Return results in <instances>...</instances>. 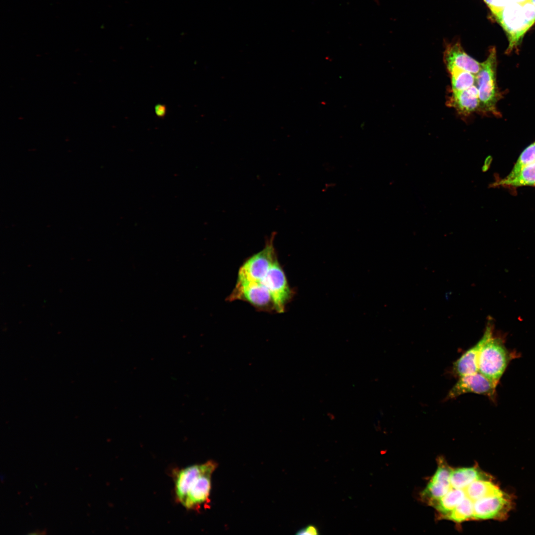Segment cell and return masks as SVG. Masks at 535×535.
I'll list each match as a JSON object with an SVG mask.
<instances>
[{"label": "cell", "instance_id": "obj_20", "mask_svg": "<svg viewBox=\"0 0 535 535\" xmlns=\"http://www.w3.org/2000/svg\"><path fill=\"white\" fill-rule=\"evenodd\" d=\"M535 162V142L528 146L521 153L510 172L505 177L511 178L525 166Z\"/></svg>", "mask_w": 535, "mask_h": 535}, {"label": "cell", "instance_id": "obj_26", "mask_svg": "<svg viewBox=\"0 0 535 535\" xmlns=\"http://www.w3.org/2000/svg\"><path fill=\"white\" fill-rule=\"evenodd\" d=\"M0 477L1 482H3V481H4V475L1 474Z\"/></svg>", "mask_w": 535, "mask_h": 535}, {"label": "cell", "instance_id": "obj_19", "mask_svg": "<svg viewBox=\"0 0 535 535\" xmlns=\"http://www.w3.org/2000/svg\"><path fill=\"white\" fill-rule=\"evenodd\" d=\"M473 514V502L467 496L449 514L445 516V518L456 523H461L470 519H472Z\"/></svg>", "mask_w": 535, "mask_h": 535}, {"label": "cell", "instance_id": "obj_8", "mask_svg": "<svg viewBox=\"0 0 535 535\" xmlns=\"http://www.w3.org/2000/svg\"><path fill=\"white\" fill-rule=\"evenodd\" d=\"M496 385L478 372L460 377L448 392L445 399H453L469 393L487 396L492 399L494 397Z\"/></svg>", "mask_w": 535, "mask_h": 535}, {"label": "cell", "instance_id": "obj_9", "mask_svg": "<svg viewBox=\"0 0 535 535\" xmlns=\"http://www.w3.org/2000/svg\"><path fill=\"white\" fill-rule=\"evenodd\" d=\"M206 463L204 472L191 484L182 504L188 510L198 509L210 501L211 476L217 464L212 460Z\"/></svg>", "mask_w": 535, "mask_h": 535}, {"label": "cell", "instance_id": "obj_7", "mask_svg": "<svg viewBox=\"0 0 535 535\" xmlns=\"http://www.w3.org/2000/svg\"><path fill=\"white\" fill-rule=\"evenodd\" d=\"M259 283L268 289L276 311L280 313H283L286 304L292 296V292L277 260L273 263Z\"/></svg>", "mask_w": 535, "mask_h": 535}, {"label": "cell", "instance_id": "obj_27", "mask_svg": "<svg viewBox=\"0 0 535 535\" xmlns=\"http://www.w3.org/2000/svg\"><path fill=\"white\" fill-rule=\"evenodd\" d=\"M530 1L535 6V0H530Z\"/></svg>", "mask_w": 535, "mask_h": 535}, {"label": "cell", "instance_id": "obj_4", "mask_svg": "<svg viewBox=\"0 0 535 535\" xmlns=\"http://www.w3.org/2000/svg\"><path fill=\"white\" fill-rule=\"evenodd\" d=\"M276 234L272 232L267 239L264 248L247 259L240 268L238 279L259 282L266 275L273 263L277 260L273 245Z\"/></svg>", "mask_w": 535, "mask_h": 535}, {"label": "cell", "instance_id": "obj_15", "mask_svg": "<svg viewBox=\"0 0 535 535\" xmlns=\"http://www.w3.org/2000/svg\"><path fill=\"white\" fill-rule=\"evenodd\" d=\"M491 477L476 467L461 468L452 470L450 478L451 487L464 488L475 481Z\"/></svg>", "mask_w": 535, "mask_h": 535}, {"label": "cell", "instance_id": "obj_18", "mask_svg": "<svg viewBox=\"0 0 535 535\" xmlns=\"http://www.w3.org/2000/svg\"><path fill=\"white\" fill-rule=\"evenodd\" d=\"M451 80V91H459L467 89L476 84V75L458 68L448 70Z\"/></svg>", "mask_w": 535, "mask_h": 535}, {"label": "cell", "instance_id": "obj_21", "mask_svg": "<svg viewBox=\"0 0 535 535\" xmlns=\"http://www.w3.org/2000/svg\"><path fill=\"white\" fill-rule=\"evenodd\" d=\"M484 1L493 15L499 12L509 3V0H484Z\"/></svg>", "mask_w": 535, "mask_h": 535}, {"label": "cell", "instance_id": "obj_22", "mask_svg": "<svg viewBox=\"0 0 535 535\" xmlns=\"http://www.w3.org/2000/svg\"><path fill=\"white\" fill-rule=\"evenodd\" d=\"M297 535H319V530L317 527L314 525H309L300 530L296 533Z\"/></svg>", "mask_w": 535, "mask_h": 535}, {"label": "cell", "instance_id": "obj_10", "mask_svg": "<svg viewBox=\"0 0 535 535\" xmlns=\"http://www.w3.org/2000/svg\"><path fill=\"white\" fill-rule=\"evenodd\" d=\"M443 60L447 70L456 68L476 75L479 71L481 62L468 54L459 41L446 45Z\"/></svg>", "mask_w": 535, "mask_h": 535}, {"label": "cell", "instance_id": "obj_17", "mask_svg": "<svg viewBox=\"0 0 535 535\" xmlns=\"http://www.w3.org/2000/svg\"><path fill=\"white\" fill-rule=\"evenodd\" d=\"M466 495L464 488L451 487L444 496L430 502L435 509L444 516L449 514L464 499Z\"/></svg>", "mask_w": 535, "mask_h": 535}, {"label": "cell", "instance_id": "obj_23", "mask_svg": "<svg viewBox=\"0 0 535 535\" xmlns=\"http://www.w3.org/2000/svg\"><path fill=\"white\" fill-rule=\"evenodd\" d=\"M155 113L159 118H163L167 112V107L165 105L161 104H157L155 106Z\"/></svg>", "mask_w": 535, "mask_h": 535}, {"label": "cell", "instance_id": "obj_12", "mask_svg": "<svg viewBox=\"0 0 535 535\" xmlns=\"http://www.w3.org/2000/svg\"><path fill=\"white\" fill-rule=\"evenodd\" d=\"M446 103L463 116L479 111L480 101L476 85L464 90L452 92Z\"/></svg>", "mask_w": 535, "mask_h": 535}, {"label": "cell", "instance_id": "obj_13", "mask_svg": "<svg viewBox=\"0 0 535 535\" xmlns=\"http://www.w3.org/2000/svg\"><path fill=\"white\" fill-rule=\"evenodd\" d=\"M207 463L193 465L176 472L174 490L176 500L183 504L191 484L204 472Z\"/></svg>", "mask_w": 535, "mask_h": 535}, {"label": "cell", "instance_id": "obj_24", "mask_svg": "<svg viewBox=\"0 0 535 535\" xmlns=\"http://www.w3.org/2000/svg\"><path fill=\"white\" fill-rule=\"evenodd\" d=\"M530 1V0H509V3L511 2H518V3H524L525 2Z\"/></svg>", "mask_w": 535, "mask_h": 535}, {"label": "cell", "instance_id": "obj_25", "mask_svg": "<svg viewBox=\"0 0 535 535\" xmlns=\"http://www.w3.org/2000/svg\"><path fill=\"white\" fill-rule=\"evenodd\" d=\"M45 534L44 533V531H39V530H36V531H35L34 532H31V533H28V535H38V534Z\"/></svg>", "mask_w": 535, "mask_h": 535}, {"label": "cell", "instance_id": "obj_2", "mask_svg": "<svg viewBox=\"0 0 535 535\" xmlns=\"http://www.w3.org/2000/svg\"><path fill=\"white\" fill-rule=\"evenodd\" d=\"M494 48H491L486 59L481 62V68L476 75V85L480 101L479 110L484 113L499 114L496 104L499 93L496 83V54Z\"/></svg>", "mask_w": 535, "mask_h": 535}, {"label": "cell", "instance_id": "obj_5", "mask_svg": "<svg viewBox=\"0 0 535 535\" xmlns=\"http://www.w3.org/2000/svg\"><path fill=\"white\" fill-rule=\"evenodd\" d=\"M236 300L248 302L261 310H275L268 289L258 282L237 279L235 288L228 297L230 301Z\"/></svg>", "mask_w": 535, "mask_h": 535}, {"label": "cell", "instance_id": "obj_6", "mask_svg": "<svg viewBox=\"0 0 535 535\" xmlns=\"http://www.w3.org/2000/svg\"><path fill=\"white\" fill-rule=\"evenodd\" d=\"M513 504L511 496L504 491L479 499L473 502L472 519H506Z\"/></svg>", "mask_w": 535, "mask_h": 535}, {"label": "cell", "instance_id": "obj_11", "mask_svg": "<svg viewBox=\"0 0 535 535\" xmlns=\"http://www.w3.org/2000/svg\"><path fill=\"white\" fill-rule=\"evenodd\" d=\"M492 332L491 325H488L482 338L454 363L453 372L456 375L460 377L479 372L478 359L481 350Z\"/></svg>", "mask_w": 535, "mask_h": 535}, {"label": "cell", "instance_id": "obj_14", "mask_svg": "<svg viewBox=\"0 0 535 535\" xmlns=\"http://www.w3.org/2000/svg\"><path fill=\"white\" fill-rule=\"evenodd\" d=\"M464 489L466 496L473 502L503 492L496 484L492 482L491 478L475 481Z\"/></svg>", "mask_w": 535, "mask_h": 535}, {"label": "cell", "instance_id": "obj_16", "mask_svg": "<svg viewBox=\"0 0 535 535\" xmlns=\"http://www.w3.org/2000/svg\"><path fill=\"white\" fill-rule=\"evenodd\" d=\"M535 186V162L527 165L511 178L504 177L491 184V187Z\"/></svg>", "mask_w": 535, "mask_h": 535}, {"label": "cell", "instance_id": "obj_3", "mask_svg": "<svg viewBox=\"0 0 535 535\" xmlns=\"http://www.w3.org/2000/svg\"><path fill=\"white\" fill-rule=\"evenodd\" d=\"M511 357L503 341L493 337L492 332L481 350L478 359L479 372L497 385Z\"/></svg>", "mask_w": 535, "mask_h": 535}, {"label": "cell", "instance_id": "obj_1", "mask_svg": "<svg viewBox=\"0 0 535 535\" xmlns=\"http://www.w3.org/2000/svg\"><path fill=\"white\" fill-rule=\"evenodd\" d=\"M494 15L507 34L509 45L506 53H509L519 45L535 23V6L531 1L511 2Z\"/></svg>", "mask_w": 535, "mask_h": 535}]
</instances>
